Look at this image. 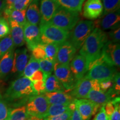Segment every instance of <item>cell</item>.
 <instances>
[{"instance_id":"1","label":"cell","mask_w":120,"mask_h":120,"mask_svg":"<svg viewBox=\"0 0 120 120\" xmlns=\"http://www.w3.org/2000/svg\"><path fill=\"white\" fill-rule=\"evenodd\" d=\"M28 78L19 77L11 83L4 93V101L10 108L25 106L32 97L38 95Z\"/></svg>"},{"instance_id":"2","label":"cell","mask_w":120,"mask_h":120,"mask_svg":"<svg viewBox=\"0 0 120 120\" xmlns=\"http://www.w3.org/2000/svg\"><path fill=\"white\" fill-rule=\"evenodd\" d=\"M108 41L107 34L98 28H94L85 40L79 55L86 58L88 67L101 56L102 49Z\"/></svg>"},{"instance_id":"3","label":"cell","mask_w":120,"mask_h":120,"mask_svg":"<svg viewBox=\"0 0 120 120\" xmlns=\"http://www.w3.org/2000/svg\"><path fill=\"white\" fill-rule=\"evenodd\" d=\"M117 72L115 66L110 65L100 57L92 63L84 78L87 79L102 81L108 79H112Z\"/></svg>"},{"instance_id":"4","label":"cell","mask_w":120,"mask_h":120,"mask_svg":"<svg viewBox=\"0 0 120 120\" xmlns=\"http://www.w3.org/2000/svg\"><path fill=\"white\" fill-rule=\"evenodd\" d=\"M41 42L43 44H55L60 46L68 41L69 31H64L49 22L40 24Z\"/></svg>"},{"instance_id":"5","label":"cell","mask_w":120,"mask_h":120,"mask_svg":"<svg viewBox=\"0 0 120 120\" xmlns=\"http://www.w3.org/2000/svg\"><path fill=\"white\" fill-rule=\"evenodd\" d=\"M79 19V13L70 11L60 6L49 23L64 31L70 32L76 26Z\"/></svg>"},{"instance_id":"6","label":"cell","mask_w":120,"mask_h":120,"mask_svg":"<svg viewBox=\"0 0 120 120\" xmlns=\"http://www.w3.org/2000/svg\"><path fill=\"white\" fill-rule=\"evenodd\" d=\"M94 28V21H79L70 32L68 41L74 46L76 50L80 49Z\"/></svg>"},{"instance_id":"7","label":"cell","mask_w":120,"mask_h":120,"mask_svg":"<svg viewBox=\"0 0 120 120\" xmlns=\"http://www.w3.org/2000/svg\"><path fill=\"white\" fill-rule=\"evenodd\" d=\"M25 106L30 117L42 120L45 117L49 104L44 94H41L32 97Z\"/></svg>"},{"instance_id":"8","label":"cell","mask_w":120,"mask_h":120,"mask_svg":"<svg viewBox=\"0 0 120 120\" xmlns=\"http://www.w3.org/2000/svg\"><path fill=\"white\" fill-rule=\"evenodd\" d=\"M53 71L54 75L64 86L66 92L71 91L75 87L77 80L72 73L70 66L55 62Z\"/></svg>"},{"instance_id":"9","label":"cell","mask_w":120,"mask_h":120,"mask_svg":"<svg viewBox=\"0 0 120 120\" xmlns=\"http://www.w3.org/2000/svg\"><path fill=\"white\" fill-rule=\"evenodd\" d=\"M100 57L110 65L118 67L120 66V43L107 41L102 49Z\"/></svg>"},{"instance_id":"10","label":"cell","mask_w":120,"mask_h":120,"mask_svg":"<svg viewBox=\"0 0 120 120\" xmlns=\"http://www.w3.org/2000/svg\"><path fill=\"white\" fill-rule=\"evenodd\" d=\"M94 27L105 31L114 30L120 27V10L109 13L105 16H101L98 19L94 22Z\"/></svg>"},{"instance_id":"11","label":"cell","mask_w":120,"mask_h":120,"mask_svg":"<svg viewBox=\"0 0 120 120\" xmlns=\"http://www.w3.org/2000/svg\"><path fill=\"white\" fill-rule=\"evenodd\" d=\"M74 103L76 109L83 120H90L91 117L95 115L97 111L101 108L88 99H75Z\"/></svg>"},{"instance_id":"12","label":"cell","mask_w":120,"mask_h":120,"mask_svg":"<svg viewBox=\"0 0 120 120\" xmlns=\"http://www.w3.org/2000/svg\"><path fill=\"white\" fill-rule=\"evenodd\" d=\"M23 35L25 42L28 49L32 50L34 47L41 43L40 27L26 22L23 26Z\"/></svg>"},{"instance_id":"13","label":"cell","mask_w":120,"mask_h":120,"mask_svg":"<svg viewBox=\"0 0 120 120\" xmlns=\"http://www.w3.org/2000/svg\"><path fill=\"white\" fill-rule=\"evenodd\" d=\"M29 57L26 48L17 49L15 51L11 72L16 74L19 77H22L24 70L29 61Z\"/></svg>"},{"instance_id":"14","label":"cell","mask_w":120,"mask_h":120,"mask_svg":"<svg viewBox=\"0 0 120 120\" xmlns=\"http://www.w3.org/2000/svg\"><path fill=\"white\" fill-rule=\"evenodd\" d=\"M116 97H118V96L115 94L112 88L106 92H103L101 90L92 88L88 93L86 99H88L92 102L102 107Z\"/></svg>"},{"instance_id":"15","label":"cell","mask_w":120,"mask_h":120,"mask_svg":"<svg viewBox=\"0 0 120 120\" xmlns=\"http://www.w3.org/2000/svg\"><path fill=\"white\" fill-rule=\"evenodd\" d=\"M77 51L74 46L68 41L60 45L57 53L56 62L64 65H68Z\"/></svg>"},{"instance_id":"16","label":"cell","mask_w":120,"mask_h":120,"mask_svg":"<svg viewBox=\"0 0 120 120\" xmlns=\"http://www.w3.org/2000/svg\"><path fill=\"white\" fill-rule=\"evenodd\" d=\"M103 7L101 0H87L83 8V16L89 19H96L102 15Z\"/></svg>"},{"instance_id":"17","label":"cell","mask_w":120,"mask_h":120,"mask_svg":"<svg viewBox=\"0 0 120 120\" xmlns=\"http://www.w3.org/2000/svg\"><path fill=\"white\" fill-rule=\"evenodd\" d=\"M59 6L60 4L57 0H40V24L46 23L50 21Z\"/></svg>"},{"instance_id":"18","label":"cell","mask_w":120,"mask_h":120,"mask_svg":"<svg viewBox=\"0 0 120 120\" xmlns=\"http://www.w3.org/2000/svg\"><path fill=\"white\" fill-rule=\"evenodd\" d=\"M94 80L82 79L77 80V83L73 89L70 91V94L74 98L76 99H86L88 93L94 87Z\"/></svg>"},{"instance_id":"19","label":"cell","mask_w":120,"mask_h":120,"mask_svg":"<svg viewBox=\"0 0 120 120\" xmlns=\"http://www.w3.org/2000/svg\"><path fill=\"white\" fill-rule=\"evenodd\" d=\"M70 66V70L77 80L82 79L88 70V64L86 58L81 55L75 56Z\"/></svg>"},{"instance_id":"20","label":"cell","mask_w":120,"mask_h":120,"mask_svg":"<svg viewBox=\"0 0 120 120\" xmlns=\"http://www.w3.org/2000/svg\"><path fill=\"white\" fill-rule=\"evenodd\" d=\"M10 28V35L15 47H21L25 44L23 27L10 19H6Z\"/></svg>"},{"instance_id":"21","label":"cell","mask_w":120,"mask_h":120,"mask_svg":"<svg viewBox=\"0 0 120 120\" xmlns=\"http://www.w3.org/2000/svg\"><path fill=\"white\" fill-rule=\"evenodd\" d=\"M43 94L50 105H68L73 102L75 99L68 93L64 92H45Z\"/></svg>"},{"instance_id":"22","label":"cell","mask_w":120,"mask_h":120,"mask_svg":"<svg viewBox=\"0 0 120 120\" xmlns=\"http://www.w3.org/2000/svg\"><path fill=\"white\" fill-rule=\"evenodd\" d=\"M14 49L7 52L0 59V81L4 80L11 72L13 67Z\"/></svg>"},{"instance_id":"23","label":"cell","mask_w":120,"mask_h":120,"mask_svg":"<svg viewBox=\"0 0 120 120\" xmlns=\"http://www.w3.org/2000/svg\"><path fill=\"white\" fill-rule=\"evenodd\" d=\"M27 22L30 24L37 25L41 21L39 0H33L28 7L26 12Z\"/></svg>"},{"instance_id":"24","label":"cell","mask_w":120,"mask_h":120,"mask_svg":"<svg viewBox=\"0 0 120 120\" xmlns=\"http://www.w3.org/2000/svg\"><path fill=\"white\" fill-rule=\"evenodd\" d=\"M27 10H16L13 9H4L3 11V17L6 19H10L15 21L21 26H23L26 23V12Z\"/></svg>"},{"instance_id":"25","label":"cell","mask_w":120,"mask_h":120,"mask_svg":"<svg viewBox=\"0 0 120 120\" xmlns=\"http://www.w3.org/2000/svg\"><path fill=\"white\" fill-rule=\"evenodd\" d=\"M45 92H64L65 90L54 75H50L45 81Z\"/></svg>"},{"instance_id":"26","label":"cell","mask_w":120,"mask_h":120,"mask_svg":"<svg viewBox=\"0 0 120 120\" xmlns=\"http://www.w3.org/2000/svg\"><path fill=\"white\" fill-rule=\"evenodd\" d=\"M60 6L70 11L81 13L85 0H57Z\"/></svg>"},{"instance_id":"27","label":"cell","mask_w":120,"mask_h":120,"mask_svg":"<svg viewBox=\"0 0 120 120\" xmlns=\"http://www.w3.org/2000/svg\"><path fill=\"white\" fill-rule=\"evenodd\" d=\"M26 111V106L11 109L8 120H28L31 118Z\"/></svg>"},{"instance_id":"28","label":"cell","mask_w":120,"mask_h":120,"mask_svg":"<svg viewBox=\"0 0 120 120\" xmlns=\"http://www.w3.org/2000/svg\"><path fill=\"white\" fill-rule=\"evenodd\" d=\"M39 70H40V68L38 61L31 56L24 70L22 77L23 76L30 79L32 75Z\"/></svg>"},{"instance_id":"29","label":"cell","mask_w":120,"mask_h":120,"mask_svg":"<svg viewBox=\"0 0 120 120\" xmlns=\"http://www.w3.org/2000/svg\"><path fill=\"white\" fill-rule=\"evenodd\" d=\"M103 11L101 16L120 10V0H101Z\"/></svg>"},{"instance_id":"30","label":"cell","mask_w":120,"mask_h":120,"mask_svg":"<svg viewBox=\"0 0 120 120\" xmlns=\"http://www.w3.org/2000/svg\"><path fill=\"white\" fill-rule=\"evenodd\" d=\"M38 62L40 64V68L43 73H44L45 79H46L48 76L52 74L53 72L54 65L55 62L51 61L49 58H45L43 60H39Z\"/></svg>"},{"instance_id":"31","label":"cell","mask_w":120,"mask_h":120,"mask_svg":"<svg viewBox=\"0 0 120 120\" xmlns=\"http://www.w3.org/2000/svg\"><path fill=\"white\" fill-rule=\"evenodd\" d=\"M69 110H70V108H69V104L50 105L49 107V109H48L47 113L46 114L45 117L49 116H56V115L62 114L64 112L68 111Z\"/></svg>"},{"instance_id":"32","label":"cell","mask_w":120,"mask_h":120,"mask_svg":"<svg viewBox=\"0 0 120 120\" xmlns=\"http://www.w3.org/2000/svg\"><path fill=\"white\" fill-rule=\"evenodd\" d=\"M14 47V44L10 34L1 39L0 40V59Z\"/></svg>"},{"instance_id":"33","label":"cell","mask_w":120,"mask_h":120,"mask_svg":"<svg viewBox=\"0 0 120 120\" xmlns=\"http://www.w3.org/2000/svg\"><path fill=\"white\" fill-rule=\"evenodd\" d=\"M42 46L46 54L47 58L56 62V58L59 46L55 44H43Z\"/></svg>"},{"instance_id":"34","label":"cell","mask_w":120,"mask_h":120,"mask_svg":"<svg viewBox=\"0 0 120 120\" xmlns=\"http://www.w3.org/2000/svg\"><path fill=\"white\" fill-rule=\"evenodd\" d=\"M12 108H10L4 101L0 92V120H8Z\"/></svg>"},{"instance_id":"35","label":"cell","mask_w":120,"mask_h":120,"mask_svg":"<svg viewBox=\"0 0 120 120\" xmlns=\"http://www.w3.org/2000/svg\"><path fill=\"white\" fill-rule=\"evenodd\" d=\"M10 34L8 22L3 16L0 17V38H3Z\"/></svg>"},{"instance_id":"36","label":"cell","mask_w":120,"mask_h":120,"mask_svg":"<svg viewBox=\"0 0 120 120\" xmlns=\"http://www.w3.org/2000/svg\"><path fill=\"white\" fill-rule=\"evenodd\" d=\"M31 51H32V57L37 61L47 58L46 54L45 53L44 49L42 46L41 43L34 47L31 50Z\"/></svg>"},{"instance_id":"37","label":"cell","mask_w":120,"mask_h":120,"mask_svg":"<svg viewBox=\"0 0 120 120\" xmlns=\"http://www.w3.org/2000/svg\"><path fill=\"white\" fill-rule=\"evenodd\" d=\"M32 1L33 0H15L11 7L7 9L16 10H27Z\"/></svg>"},{"instance_id":"38","label":"cell","mask_w":120,"mask_h":120,"mask_svg":"<svg viewBox=\"0 0 120 120\" xmlns=\"http://www.w3.org/2000/svg\"><path fill=\"white\" fill-rule=\"evenodd\" d=\"M120 97H116L111 100L115 105V110L110 117V120H120Z\"/></svg>"},{"instance_id":"39","label":"cell","mask_w":120,"mask_h":120,"mask_svg":"<svg viewBox=\"0 0 120 120\" xmlns=\"http://www.w3.org/2000/svg\"><path fill=\"white\" fill-rule=\"evenodd\" d=\"M72 113V111L71 110H69L68 111L56 116L46 117L42 120H71Z\"/></svg>"},{"instance_id":"40","label":"cell","mask_w":120,"mask_h":120,"mask_svg":"<svg viewBox=\"0 0 120 120\" xmlns=\"http://www.w3.org/2000/svg\"><path fill=\"white\" fill-rule=\"evenodd\" d=\"M108 40L112 43H120V28L118 27L112 30L107 34Z\"/></svg>"},{"instance_id":"41","label":"cell","mask_w":120,"mask_h":120,"mask_svg":"<svg viewBox=\"0 0 120 120\" xmlns=\"http://www.w3.org/2000/svg\"><path fill=\"white\" fill-rule=\"evenodd\" d=\"M32 82V86L36 92L38 94H43L45 92V84L43 80L37 81Z\"/></svg>"},{"instance_id":"42","label":"cell","mask_w":120,"mask_h":120,"mask_svg":"<svg viewBox=\"0 0 120 120\" xmlns=\"http://www.w3.org/2000/svg\"><path fill=\"white\" fill-rule=\"evenodd\" d=\"M112 82L113 86L112 88L117 95L119 96L120 92V76L119 72H117L115 74L112 79Z\"/></svg>"},{"instance_id":"43","label":"cell","mask_w":120,"mask_h":120,"mask_svg":"<svg viewBox=\"0 0 120 120\" xmlns=\"http://www.w3.org/2000/svg\"><path fill=\"white\" fill-rule=\"evenodd\" d=\"M98 82L100 90L103 92L107 91L108 90L111 88L113 86L112 79H108V80H104Z\"/></svg>"},{"instance_id":"44","label":"cell","mask_w":120,"mask_h":120,"mask_svg":"<svg viewBox=\"0 0 120 120\" xmlns=\"http://www.w3.org/2000/svg\"><path fill=\"white\" fill-rule=\"evenodd\" d=\"M104 106L101 107L98 112L96 115L93 120H110V118L107 116L105 112Z\"/></svg>"},{"instance_id":"45","label":"cell","mask_w":120,"mask_h":120,"mask_svg":"<svg viewBox=\"0 0 120 120\" xmlns=\"http://www.w3.org/2000/svg\"><path fill=\"white\" fill-rule=\"evenodd\" d=\"M30 79L32 82L37 81L43 80L45 81V76L44 73L41 70H37L34 72L32 76L30 78Z\"/></svg>"},{"instance_id":"46","label":"cell","mask_w":120,"mask_h":120,"mask_svg":"<svg viewBox=\"0 0 120 120\" xmlns=\"http://www.w3.org/2000/svg\"><path fill=\"white\" fill-rule=\"evenodd\" d=\"M105 111L107 116L110 118L112 114L115 110V105L113 104L111 101H109L104 106Z\"/></svg>"},{"instance_id":"47","label":"cell","mask_w":120,"mask_h":120,"mask_svg":"<svg viewBox=\"0 0 120 120\" xmlns=\"http://www.w3.org/2000/svg\"><path fill=\"white\" fill-rule=\"evenodd\" d=\"M71 120H83L76 107L72 111Z\"/></svg>"},{"instance_id":"48","label":"cell","mask_w":120,"mask_h":120,"mask_svg":"<svg viewBox=\"0 0 120 120\" xmlns=\"http://www.w3.org/2000/svg\"><path fill=\"white\" fill-rule=\"evenodd\" d=\"M5 9V4L4 0H0V13H2Z\"/></svg>"},{"instance_id":"49","label":"cell","mask_w":120,"mask_h":120,"mask_svg":"<svg viewBox=\"0 0 120 120\" xmlns=\"http://www.w3.org/2000/svg\"><path fill=\"white\" fill-rule=\"evenodd\" d=\"M28 120H38V119H37V118H34V117H31V118Z\"/></svg>"},{"instance_id":"50","label":"cell","mask_w":120,"mask_h":120,"mask_svg":"<svg viewBox=\"0 0 120 120\" xmlns=\"http://www.w3.org/2000/svg\"><path fill=\"white\" fill-rule=\"evenodd\" d=\"M1 14H2V13H0V16H1Z\"/></svg>"}]
</instances>
